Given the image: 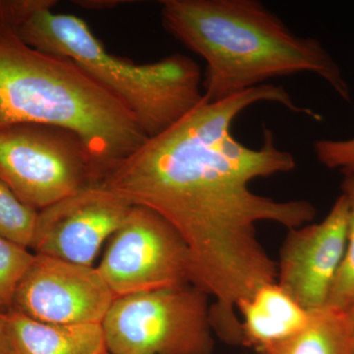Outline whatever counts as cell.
Here are the masks:
<instances>
[{
  "label": "cell",
  "instance_id": "obj_16",
  "mask_svg": "<svg viewBox=\"0 0 354 354\" xmlns=\"http://www.w3.org/2000/svg\"><path fill=\"white\" fill-rule=\"evenodd\" d=\"M35 254L0 236V313L12 308L14 295Z\"/></svg>",
  "mask_w": 354,
  "mask_h": 354
},
{
  "label": "cell",
  "instance_id": "obj_22",
  "mask_svg": "<svg viewBox=\"0 0 354 354\" xmlns=\"http://www.w3.org/2000/svg\"><path fill=\"white\" fill-rule=\"evenodd\" d=\"M106 354H111V353H106Z\"/></svg>",
  "mask_w": 354,
  "mask_h": 354
},
{
  "label": "cell",
  "instance_id": "obj_1",
  "mask_svg": "<svg viewBox=\"0 0 354 354\" xmlns=\"http://www.w3.org/2000/svg\"><path fill=\"white\" fill-rule=\"evenodd\" d=\"M258 102L317 118L285 88L270 84L223 101L204 97L178 122L114 167L102 183L132 206L157 212L176 228L190 251L193 285L215 298L209 311L214 333L232 346H241L242 339L239 302L278 276V264L258 239V223L291 230L317 215L307 200L279 201L249 187L255 179L297 167L295 156L278 148L268 128L259 149L232 135L237 116Z\"/></svg>",
  "mask_w": 354,
  "mask_h": 354
},
{
  "label": "cell",
  "instance_id": "obj_13",
  "mask_svg": "<svg viewBox=\"0 0 354 354\" xmlns=\"http://www.w3.org/2000/svg\"><path fill=\"white\" fill-rule=\"evenodd\" d=\"M259 354H354L348 314L330 306L312 310L301 330Z\"/></svg>",
  "mask_w": 354,
  "mask_h": 354
},
{
  "label": "cell",
  "instance_id": "obj_9",
  "mask_svg": "<svg viewBox=\"0 0 354 354\" xmlns=\"http://www.w3.org/2000/svg\"><path fill=\"white\" fill-rule=\"evenodd\" d=\"M131 208L102 184L90 186L39 211L30 248L39 255L93 266Z\"/></svg>",
  "mask_w": 354,
  "mask_h": 354
},
{
  "label": "cell",
  "instance_id": "obj_5",
  "mask_svg": "<svg viewBox=\"0 0 354 354\" xmlns=\"http://www.w3.org/2000/svg\"><path fill=\"white\" fill-rule=\"evenodd\" d=\"M208 293L185 283L114 298L102 323L111 354H213Z\"/></svg>",
  "mask_w": 354,
  "mask_h": 354
},
{
  "label": "cell",
  "instance_id": "obj_19",
  "mask_svg": "<svg viewBox=\"0 0 354 354\" xmlns=\"http://www.w3.org/2000/svg\"><path fill=\"white\" fill-rule=\"evenodd\" d=\"M0 354H16L9 334L6 313H0Z\"/></svg>",
  "mask_w": 354,
  "mask_h": 354
},
{
  "label": "cell",
  "instance_id": "obj_12",
  "mask_svg": "<svg viewBox=\"0 0 354 354\" xmlns=\"http://www.w3.org/2000/svg\"><path fill=\"white\" fill-rule=\"evenodd\" d=\"M16 354H106L102 324L58 325L6 313Z\"/></svg>",
  "mask_w": 354,
  "mask_h": 354
},
{
  "label": "cell",
  "instance_id": "obj_18",
  "mask_svg": "<svg viewBox=\"0 0 354 354\" xmlns=\"http://www.w3.org/2000/svg\"><path fill=\"white\" fill-rule=\"evenodd\" d=\"M57 4L55 0H0V25L15 32L35 13Z\"/></svg>",
  "mask_w": 354,
  "mask_h": 354
},
{
  "label": "cell",
  "instance_id": "obj_6",
  "mask_svg": "<svg viewBox=\"0 0 354 354\" xmlns=\"http://www.w3.org/2000/svg\"><path fill=\"white\" fill-rule=\"evenodd\" d=\"M104 178L101 165L71 130L35 122L0 127V180L38 212Z\"/></svg>",
  "mask_w": 354,
  "mask_h": 354
},
{
  "label": "cell",
  "instance_id": "obj_7",
  "mask_svg": "<svg viewBox=\"0 0 354 354\" xmlns=\"http://www.w3.org/2000/svg\"><path fill=\"white\" fill-rule=\"evenodd\" d=\"M97 269L115 297L193 283L185 241L169 221L143 206H132Z\"/></svg>",
  "mask_w": 354,
  "mask_h": 354
},
{
  "label": "cell",
  "instance_id": "obj_14",
  "mask_svg": "<svg viewBox=\"0 0 354 354\" xmlns=\"http://www.w3.org/2000/svg\"><path fill=\"white\" fill-rule=\"evenodd\" d=\"M38 213L0 180V236L29 249Z\"/></svg>",
  "mask_w": 354,
  "mask_h": 354
},
{
  "label": "cell",
  "instance_id": "obj_2",
  "mask_svg": "<svg viewBox=\"0 0 354 354\" xmlns=\"http://www.w3.org/2000/svg\"><path fill=\"white\" fill-rule=\"evenodd\" d=\"M165 31L206 62L209 102L232 97L277 77L311 73L351 102L341 67L320 41L298 36L258 0H165Z\"/></svg>",
  "mask_w": 354,
  "mask_h": 354
},
{
  "label": "cell",
  "instance_id": "obj_3",
  "mask_svg": "<svg viewBox=\"0 0 354 354\" xmlns=\"http://www.w3.org/2000/svg\"><path fill=\"white\" fill-rule=\"evenodd\" d=\"M22 122L77 133L104 176L149 139L127 106L80 65L32 48L0 25V127Z\"/></svg>",
  "mask_w": 354,
  "mask_h": 354
},
{
  "label": "cell",
  "instance_id": "obj_8",
  "mask_svg": "<svg viewBox=\"0 0 354 354\" xmlns=\"http://www.w3.org/2000/svg\"><path fill=\"white\" fill-rule=\"evenodd\" d=\"M114 298L94 266L35 254L15 291L10 311L58 325L102 324Z\"/></svg>",
  "mask_w": 354,
  "mask_h": 354
},
{
  "label": "cell",
  "instance_id": "obj_4",
  "mask_svg": "<svg viewBox=\"0 0 354 354\" xmlns=\"http://www.w3.org/2000/svg\"><path fill=\"white\" fill-rule=\"evenodd\" d=\"M15 32L32 48L80 65L127 106L149 138L171 128L204 99L201 68L192 58L174 53L136 64L109 53L76 16L43 9Z\"/></svg>",
  "mask_w": 354,
  "mask_h": 354
},
{
  "label": "cell",
  "instance_id": "obj_17",
  "mask_svg": "<svg viewBox=\"0 0 354 354\" xmlns=\"http://www.w3.org/2000/svg\"><path fill=\"white\" fill-rule=\"evenodd\" d=\"M318 162L327 169L354 174V137L348 139H319L314 143Z\"/></svg>",
  "mask_w": 354,
  "mask_h": 354
},
{
  "label": "cell",
  "instance_id": "obj_20",
  "mask_svg": "<svg viewBox=\"0 0 354 354\" xmlns=\"http://www.w3.org/2000/svg\"><path fill=\"white\" fill-rule=\"evenodd\" d=\"M77 6H82L84 8L88 9H97V10H101V9H109L113 8L120 6V3H127V1H111V0H87V1H75Z\"/></svg>",
  "mask_w": 354,
  "mask_h": 354
},
{
  "label": "cell",
  "instance_id": "obj_21",
  "mask_svg": "<svg viewBox=\"0 0 354 354\" xmlns=\"http://www.w3.org/2000/svg\"><path fill=\"white\" fill-rule=\"evenodd\" d=\"M346 314H348L349 322H351V330H353V341H354V299L351 304L348 305V308L346 309Z\"/></svg>",
  "mask_w": 354,
  "mask_h": 354
},
{
  "label": "cell",
  "instance_id": "obj_15",
  "mask_svg": "<svg viewBox=\"0 0 354 354\" xmlns=\"http://www.w3.org/2000/svg\"><path fill=\"white\" fill-rule=\"evenodd\" d=\"M342 194L348 202V242L326 306L346 310L354 299V174L344 176Z\"/></svg>",
  "mask_w": 354,
  "mask_h": 354
},
{
  "label": "cell",
  "instance_id": "obj_10",
  "mask_svg": "<svg viewBox=\"0 0 354 354\" xmlns=\"http://www.w3.org/2000/svg\"><path fill=\"white\" fill-rule=\"evenodd\" d=\"M348 223V202L341 194L320 223L288 230L277 283L307 311L327 305L346 253Z\"/></svg>",
  "mask_w": 354,
  "mask_h": 354
},
{
  "label": "cell",
  "instance_id": "obj_11",
  "mask_svg": "<svg viewBox=\"0 0 354 354\" xmlns=\"http://www.w3.org/2000/svg\"><path fill=\"white\" fill-rule=\"evenodd\" d=\"M242 346L258 353L288 339L308 322L310 311L302 308L276 281L261 286L237 306Z\"/></svg>",
  "mask_w": 354,
  "mask_h": 354
}]
</instances>
